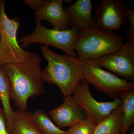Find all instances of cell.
Masks as SVG:
<instances>
[{
	"mask_svg": "<svg viewBox=\"0 0 134 134\" xmlns=\"http://www.w3.org/2000/svg\"><path fill=\"white\" fill-rule=\"evenodd\" d=\"M129 134H134V128L133 127L132 128Z\"/></svg>",
	"mask_w": 134,
	"mask_h": 134,
	"instance_id": "23",
	"label": "cell"
},
{
	"mask_svg": "<svg viewBox=\"0 0 134 134\" xmlns=\"http://www.w3.org/2000/svg\"><path fill=\"white\" fill-rule=\"evenodd\" d=\"M125 12L128 21L130 24V28L127 31L128 41L134 45V11L127 7H125Z\"/></svg>",
	"mask_w": 134,
	"mask_h": 134,
	"instance_id": "19",
	"label": "cell"
},
{
	"mask_svg": "<svg viewBox=\"0 0 134 134\" xmlns=\"http://www.w3.org/2000/svg\"><path fill=\"white\" fill-rule=\"evenodd\" d=\"M63 1L68 3H71L72 2V0H65Z\"/></svg>",
	"mask_w": 134,
	"mask_h": 134,
	"instance_id": "22",
	"label": "cell"
},
{
	"mask_svg": "<svg viewBox=\"0 0 134 134\" xmlns=\"http://www.w3.org/2000/svg\"><path fill=\"white\" fill-rule=\"evenodd\" d=\"M5 1L0 0V66L21 62L32 54V52L21 47L17 39L20 22L18 16L8 17Z\"/></svg>",
	"mask_w": 134,
	"mask_h": 134,
	"instance_id": "4",
	"label": "cell"
},
{
	"mask_svg": "<svg viewBox=\"0 0 134 134\" xmlns=\"http://www.w3.org/2000/svg\"><path fill=\"white\" fill-rule=\"evenodd\" d=\"M0 134H10L8 130L6 117L3 109L0 107Z\"/></svg>",
	"mask_w": 134,
	"mask_h": 134,
	"instance_id": "21",
	"label": "cell"
},
{
	"mask_svg": "<svg viewBox=\"0 0 134 134\" xmlns=\"http://www.w3.org/2000/svg\"><path fill=\"white\" fill-rule=\"evenodd\" d=\"M32 119L36 126L43 134H67L57 126L43 110L39 109L32 113Z\"/></svg>",
	"mask_w": 134,
	"mask_h": 134,
	"instance_id": "17",
	"label": "cell"
},
{
	"mask_svg": "<svg viewBox=\"0 0 134 134\" xmlns=\"http://www.w3.org/2000/svg\"><path fill=\"white\" fill-rule=\"evenodd\" d=\"M89 85L86 80L82 79L72 95L87 118L97 124L121 105V100L119 97L112 101L99 102L92 95Z\"/></svg>",
	"mask_w": 134,
	"mask_h": 134,
	"instance_id": "7",
	"label": "cell"
},
{
	"mask_svg": "<svg viewBox=\"0 0 134 134\" xmlns=\"http://www.w3.org/2000/svg\"><path fill=\"white\" fill-rule=\"evenodd\" d=\"M63 0H46L43 7L34 14L36 22L46 21L53 29L64 30L70 25V18L63 9Z\"/></svg>",
	"mask_w": 134,
	"mask_h": 134,
	"instance_id": "10",
	"label": "cell"
},
{
	"mask_svg": "<svg viewBox=\"0 0 134 134\" xmlns=\"http://www.w3.org/2000/svg\"><path fill=\"white\" fill-rule=\"evenodd\" d=\"M93 9V22L97 29L118 31L127 25L125 7L121 0H101Z\"/></svg>",
	"mask_w": 134,
	"mask_h": 134,
	"instance_id": "8",
	"label": "cell"
},
{
	"mask_svg": "<svg viewBox=\"0 0 134 134\" xmlns=\"http://www.w3.org/2000/svg\"><path fill=\"white\" fill-rule=\"evenodd\" d=\"M64 30L48 29L42 26L40 22H36L34 31L26 34L18 40L20 46L24 48L33 43H41L52 46L62 50L68 55L77 56L74 45L79 38L80 31L74 26Z\"/></svg>",
	"mask_w": 134,
	"mask_h": 134,
	"instance_id": "5",
	"label": "cell"
},
{
	"mask_svg": "<svg viewBox=\"0 0 134 134\" xmlns=\"http://www.w3.org/2000/svg\"><path fill=\"white\" fill-rule=\"evenodd\" d=\"M97 124L87 117L70 127L67 134H93Z\"/></svg>",
	"mask_w": 134,
	"mask_h": 134,
	"instance_id": "18",
	"label": "cell"
},
{
	"mask_svg": "<svg viewBox=\"0 0 134 134\" xmlns=\"http://www.w3.org/2000/svg\"><path fill=\"white\" fill-rule=\"evenodd\" d=\"M32 113L18 109L14 111L10 134H43L32 119Z\"/></svg>",
	"mask_w": 134,
	"mask_h": 134,
	"instance_id": "13",
	"label": "cell"
},
{
	"mask_svg": "<svg viewBox=\"0 0 134 134\" xmlns=\"http://www.w3.org/2000/svg\"><path fill=\"white\" fill-rule=\"evenodd\" d=\"M83 62V79L110 98L115 99L124 92L134 88V82L121 79L103 69L93 60H86Z\"/></svg>",
	"mask_w": 134,
	"mask_h": 134,
	"instance_id": "6",
	"label": "cell"
},
{
	"mask_svg": "<svg viewBox=\"0 0 134 134\" xmlns=\"http://www.w3.org/2000/svg\"><path fill=\"white\" fill-rule=\"evenodd\" d=\"M41 62L38 54L33 53L21 62L8 63L1 67L10 81V98L19 110L28 111L29 99L45 92Z\"/></svg>",
	"mask_w": 134,
	"mask_h": 134,
	"instance_id": "1",
	"label": "cell"
},
{
	"mask_svg": "<svg viewBox=\"0 0 134 134\" xmlns=\"http://www.w3.org/2000/svg\"><path fill=\"white\" fill-rule=\"evenodd\" d=\"M11 85L9 78L3 71L0 66V100L6 117L8 130L11 133L13 124L14 111L10 105Z\"/></svg>",
	"mask_w": 134,
	"mask_h": 134,
	"instance_id": "14",
	"label": "cell"
},
{
	"mask_svg": "<svg viewBox=\"0 0 134 134\" xmlns=\"http://www.w3.org/2000/svg\"><path fill=\"white\" fill-rule=\"evenodd\" d=\"M41 50L47 62L42 70L45 81L57 85L64 97L72 95L83 79V61L77 56L57 53L47 46H41Z\"/></svg>",
	"mask_w": 134,
	"mask_h": 134,
	"instance_id": "2",
	"label": "cell"
},
{
	"mask_svg": "<svg viewBox=\"0 0 134 134\" xmlns=\"http://www.w3.org/2000/svg\"><path fill=\"white\" fill-rule=\"evenodd\" d=\"M22 1L30 9L36 11L41 8L45 2L44 0H23Z\"/></svg>",
	"mask_w": 134,
	"mask_h": 134,
	"instance_id": "20",
	"label": "cell"
},
{
	"mask_svg": "<svg viewBox=\"0 0 134 134\" xmlns=\"http://www.w3.org/2000/svg\"><path fill=\"white\" fill-rule=\"evenodd\" d=\"M92 5L91 0H77L65 8L64 10L70 18V25L80 31L94 27L92 15Z\"/></svg>",
	"mask_w": 134,
	"mask_h": 134,
	"instance_id": "12",
	"label": "cell"
},
{
	"mask_svg": "<svg viewBox=\"0 0 134 134\" xmlns=\"http://www.w3.org/2000/svg\"><path fill=\"white\" fill-rule=\"evenodd\" d=\"M121 105L108 117L97 124L93 134H121Z\"/></svg>",
	"mask_w": 134,
	"mask_h": 134,
	"instance_id": "16",
	"label": "cell"
},
{
	"mask_svg": "<svg viewBox=\"0 0 134 134\" xmlns=\"http://www.w3.org/2000/svg\"><path fill=\"white\" fill-rule=\"evenodd\" d=\"M99 67L131 82L134 81V45L128 41L114 52L93 60Z\"/></svg>",
	"mask_w": 134,
	"mask_h": 134,
	"instance_id": "9",
	"label": "cell"
},
{
	"mask_svg": "<svg viewBox=\"0 0 134 134\" xmlns=\"http://www.w3.org/2000/svg\"><path fill=\"white\" fill-rule=\"evenodd\" d=\"M48 114L60 128L72 126L87 118L72 95L65 97L62 104L50 111Z\"/></svg>",
	"mask_w": 134,
	"mask_h": 134,
	"instance_id": "11",
	"label": "cell"
},
{
	"mask_svg": "<svg viewBox=\"0 0 134 134\" xmlns=\"http://www.w3.org/2000/svg\"><path fill=\"white\" fill-rule=\"evenodd\" d=\"M124 41L123 36L113 31L91 27L80 31L74 48L82 61L96 60L117 51Z\"/></svg>",
	"mask_w": 134,
	"mask_h": 134,
	"instance_id": "3",
	"label": "cell"
},
{
	"mask_svg": "<svg viewBox=\"0 0 134 134\" xmlns=\"http://www.w3.org/2000/svg\"><path fill=\"white\" fill-rule=\"evenodd\" d=\"M121 100V134H126L134 123V90L124 92L119 97Z\"/></svg>",
	"mask_w": 134,
	"mask_h": 134,
	"instance_id": "15",
	"label": "cell"
}]
</instances>
